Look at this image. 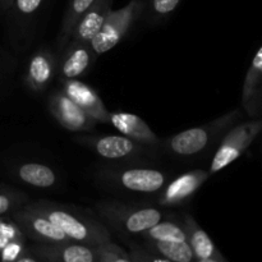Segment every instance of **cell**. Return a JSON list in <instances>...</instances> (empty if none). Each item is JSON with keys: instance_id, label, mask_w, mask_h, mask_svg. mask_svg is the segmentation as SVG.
I'll list each match as a JSON object with an SVG mask.
<instances>
[{"instance_id": "4", "label": "cell", "mask_w": 262, "mask_h": 262, "mask_svg": "<svg viewBox=\"0 0 262 262\" xmlns=\"http://www.w3.org/2000/svg\"><path fill=\"white\" fill-rule=\"evenodd\" d=\"M146 0H130L125 7L110 10L104 25L95 37L90 41L95 55L107 53L123 40L133 23L145 12Z\"/></svg>"}, {"instance_id": "9", "label": "cell", "mask_w": 262, "mask_h": 262, "mask_svg": "<svg viewBox=\"0 0 262 262\" xmlns=\"http://www.w3.org/2000/svg\"><path fill=\"white\" fill-rule=\"evenodd\" d=\"M76 141L86 147H90L97 155L106 160H122V159L140 155L143 151V145L125 136H97V137L81 136L77 137Z\"/></svg>"}, {"instance_id": "12", "label": "cell", "mask_w": 262, "mask_h": 262, "mask_svg": "<svg viewBox=\"0 0 262 262\" xmlns=\"http://www.w3.org/2000/svg\"><path fill=\"white\" fill-rule=\"evenodd\" d=\"M210 173L202 169L187 171L168 184L159 197V204L165 207L179 206L188 201L202 184L209 179Z\"/></svg>"}, {"instance_id": "21", "label": "cell", "mask_w": 262, "mask_h": 262, "mask_svg": "<svg viewBox=\"0 0 262 262\" xmlns=\"http://www.w3.org/2000/svg\"><path fill=\"white\" fill-rule=\"evenodd\" d=\"M141 237L147 241H178L187 242V233L182 222L163 220L141 233Z\"/></svg>"}, {"instance_id": "19", "label": "cell", "mask_w": 262, "mask_h": 262, "mask_svg": "<svg viewBox=\"0 0 262 262\" xmlns=\"http://www.w3.org/2000/svg\"><path fill=\"white\" fill-rule=\"evenodd\" d=\"M143 247L151 255L160 257L165 261L174 262H192L194 261L193 252L188 242L178 241H147L143 239Z\"/></svg>"}, {"instance_id": "20", "label": "cell", "mask_w": 262, "mask_h": 262, "mask_svg": "<svg viewBox=\"0 0 262 262\" xmlns=\"http://www.w3.org/2000/svg\"><path fill=\"white\" fill-rule=\"evenodd\" d=\"M15 171L20 182L35 188H51L58 181L55 171L40 163H23Z\"/></svg>"}, {"instance_id": "1", "label": "cell", "mask_w": 262, "mask_h": 262, "mask_svg": "<svg viewBox=\"0 0 262 262\" xmlns=\"http://www.w3.org/2000/svg\"><path fill=\"white\" fill-rule=\"evenodd\" d=\"M23 207L45 216L76 243L95 247L100 243L112 239V234L106 225L67 205H60L48 200H38L27 201Z\"/></svg>"}, {"instance_id": "22", "label": "cell", "mask_w": 262, "mask_h": 262, "mask_svg": "<svg viewBox=\"0 0 262 262\" xmlns=\"http://www.w3.org/2000/svg\"><path fill=\"white\" fill-rule=\"evenodd\" d=\"M95 0H69L68 5H67L66 13L63 17V23H61V30L59 33V46L63 48L67 45L71 36L72 30L76 26L77 20L81 18V15L89 9L90 5L94 3Z\"/></svg>"}, {"instance_id": "26", "label": "cell", "mask_w": 262, "mask_h": 262, "mask_svg": "<svg viewBox=\"0 0 262 262\" xmlns=\"http://www.w3.org/2000/svg\"><path fill=\"white\" fill-rule=\"evenodd\" d=\"M129 246V258L130 262H142V261H160V262H166L165 260L160 257H156V256L151 255L147 250H146L143 246L136 245L135 242H127Z\"/></svg>"}, {"instance_id": "17", "label": "cell", "mask_w": 262, "mask_h": 262, "mask_svg": "<svg viewBox=\"0 0 262 262\" xmlns=\"http://www.w3.org/2000/svg\"><path fill=\"white\" fill-rule=\"evenodd\" d=\"M109 123H112L123 136L145 146L159 143V137L150 125L138 115L130 113H109Z\"/></svg>"}, {"instance_id": "10", "label": "cell", "mask_w": 262, "mask_h": 262, "mask_svg": "<svg viewBox=\"0 0 262 262\" xmlns=\"http://www.w3.org/2000/svg\"><path fill=\"white\" fill-rule=\"evenodd\" d=\"M28 251L37 258L45 262H96L94 247L81 243H53L38 245L35 243Z\"/></svg>"}, {"instance_id": "5", "label": "cell", "mask_w": 262, "mask_h": 262, "mask_svg": "<svg viewBox=\"0 0 262 262\" xmlns=\"http://www.w3.org/2000/svg\"><path fill=\"white\" fill-rule=\"evenodd\" d=\"M261 129L262 122L260 119L248 120V122L241 123L238 125L234 124L232 128H229L212 158L209 170L210 176L223 170L233 161L237 160L252 145Z\"/></svg>"}, {"instance_id": "23", "label": "cell", "mask_w": 262, "mask_h": 262, "mask_svg": "<svg viewBox=\"0 0 262 262\" xmlns=\"http://www.w3.org/2000/svg\"><path fill=\"white\" fill-rule=\"evenodd\" d=\"M94 252L96 262H130L128 251L113 243L112 239L95 246Z\"/></svg>"}, {"instance_id": "13", "label": "cell", "mask_w": 262, "mask_h": 262, "mask_svg": "<svg viewBox=\"0 0 262 262\" xmlns=\"http://www.w3.org/2000/svg\"><path fill=\"white\" fill-rule=\"evenodd\" d=\"M56 58L49 49H38L31 56L26 68L25 82L33 92H42L54 78Z\"/></svg>"}, {"instance_id": "16", "label": "cell", "mask_w": 262, "mask_h": 262, "mask_svg": "<svg viewBox=\"0 0 262 262\" xmlns=\"http://www.w3.org/2000/svg\"><path fill=\"white\" fill-rule=\"evenodd\" d=\"M112 7L113 0H95L77 20L68 41L90 42L102 27Z\"/></svg>"}, {"instance_id": "15", "label": "cell", "mask_w": 262, "mask_h": 262, "mask_svg": "<svg viewBox=\"0 0 262 262\" xmlns=\"http://www.w3.org/2000/svg\"><path fill=\"white\" fill-rule=\"evenodd\" d=\"M96 58L90 42L68 41L60 64L61 79H76L83 76Z\"/></svg>"}, {"instance_id": "8", "label": "cell", "mask_w": 262, "mask_h": 262, "mask_svg": "<svg viewBox=\"0 0 262 262\" xmlns=\"http://www.w3.org/2000/svg\"><path fill=\"white\" fill-rule=\"evenodd\" d=\"M50 114L56 122L71 132H90L94 130L96 120L84 113L76 102L69 99L61 90L54 91L48 101Z\"/></svg>"}, {"instance_id": "27", "label": "cell", "mask_w": 262, "mask_h": 262, "mask_svg": "<svg viewBox=\"0 0 262 262\" xmlns=\"http://www.w3.org/2000/svg\"><path fill=\"white\" fill-rule=\"evenodd\" d=\"M13 2L15 4V9L22 17H30L37 12L43 0H13Z\"/></svg>"}, {"instance_id": "28", "label": "cell", "mask_w": 262, "mask_h": 262, "mask_svg": "<svg viewBox=\"0 0 262 262\" xmlns=\"http://www.w3.org/2000/svg\"><path fill=\"white\" fill-rule=\"evenodd\" d=\"M12 2H13V0H7V4L10 5V4H12Z\"/></svg>"}, {"instance_id": "6", "label": "cell", "mask_w": 262, "mask_h": 262, "mask_svg": "<svg viewBox=\"0 0 262 262\" xmlns=\"http://www.w3.org/2000/svg\"><path fill=\"white\" fill-rule=\"evenodd\" d=\"M104 179L113 186L136 193H155L166 183L165 173L152 168L107 169Z\"/></svg>"}, {"instance_id": "14", "label": "cell", "mask_w": 262, "mask_h": 262, "mask_svg": "<svg viewBox=\"0 0 262 262\" xmlns=\"http://www.w3.org/2000/svg\"><path fill=\"white\" fill-rule=\"evenodd\" d=\"M187 233V242L193 252L194 261L199 262H227V258L216 248L211 238L199 225L192 215H184L182 220Z\"/></svg>"}, {"instance_id": "11", "label": "cell", "mask_w": 262, "mask_h": 262, "mask_svg": "<svg viewBox=\"0 0 262 262\" xmlns=\"http://www.w3.org/2000/svg\"><path fill=\"white\" fill-rule=\"evenodd\" d=\"M61 91L97 123H109V113L101 97L89 84L78 79H61Z\"/></svg>"}, {"instance_id": "18", "label": "cell", "mask_w": 262, "mask_h": 262, "mask_svg": "<svg viewBox=\"0 0 262 262\" xmlns=\"http://www.w3.org/2000/svg\"><path fill=\"white\" fill-rule=\"evenodd\" d=\"M262 81V48L260 46L253 56L246 74L242 90V106L250 117L258 115L261 109Z\"/></svg>"}, {"instance_id": "24", "label": "cell", "mask_w": 262, "mask_h": 262, "mask_svg": "<svg viewBox=\"0 0 262 262\" xmlns=\"http://www.w3.org/2000/svg\"><path fill=\"white\" fill-rule=\"evenodd\" d=\"M181 2L182 0H146L145 10H148V18L159 20L170 15Z\"/></svg>"}, {"instance_id": "7", "label": "cell", "mask_w": 262, "mask_h": 262, "mask_svg": "<svg viewBox=\"0 0 262 262\" xmlns=\"http://www.w3.org/2000/svg\"><path fill=\"white\" fill-rule=\"evenodd\" d=\"M12 217L23 235L38 245L73 242L63 230L59 229L50 220L37 212L25 209L23 206L13 210Z\"/></svg>"}, {"instance_id": "3", "label": "cell", "mask_w": 262, "mask_h": 262, "mask_svg": "<svg viewBox=\"0 0 262 262\" xmlns=\"http://www.w3.org/2000/svg\"><path fill=\"white\" fill-rule=\"evenodd\" d=\"M97 215L120 234L140 235L163 219V212L155 207H141L119 201H100L95 204Z\"/></svg>"}, {"instance_id": "25", "label": "cell", "mask_w": 262, "mask_h": 262, "mask_svg": "<svg viewBox=\"0 0 262 262\" xmlns=\"http://www.w3.org/2000/svg\"><path fill=\"white\" fill-rule=\"evenodd\" d=\"M28 200V196L23 192L5 191L0 192V215L12 212L13 210L22 207Z\"/></svg>"}, {"instance_id": "2", "label": "cell", "mask_w": 262, "mask_h": 262, "mask_svg": "<svg viewBox=\"0 0 262 262\" xmlns=\"http://www.w3.org/2000/svg\"><path fill=\"white\" fill-rule=\"evenodd\" d=\"M241 118L242 112L239 109H233L207 124L188 128L171 136L165 141V146L168 151L177 156H196L219 140L222 135L232 128Z\"/></svg>"}]
</instances>
